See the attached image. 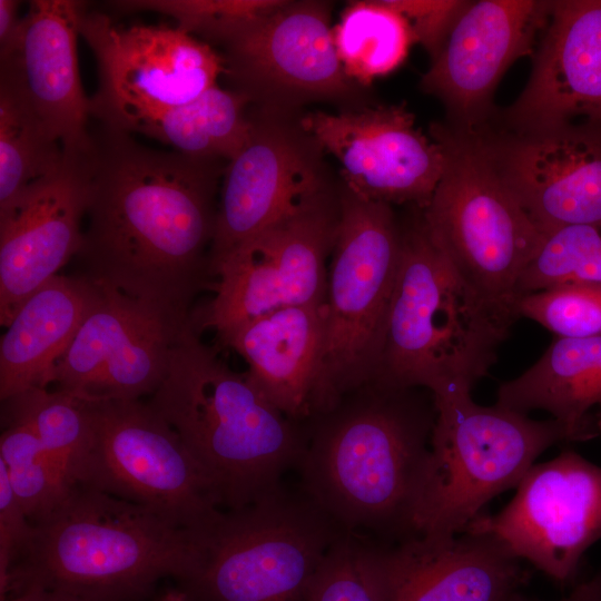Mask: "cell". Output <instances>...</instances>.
Here are the masks:
<instances>
[{"instance_id":"cell-13","label":"cell","mask_w":601,"mask_h":601,"mask_svg":"<svg viewBox=\"0 0 601 601\" xmlns=\"http://www.w3.org/2000/svg\"><path fill=\"white\" fill-rule=\"evenodd\" d=\"M208 40L224 48L226 73L252 101L334 98L351 90L325 3L276 0L259 13L223 26Z\"/></svg>"},{"instance_id":"cell-35","label":"cell","mask_w":601,"mask_h":601,"mask_svg":"<svg viewBox=\"0 0 601 601\" xmlns=\"http://www.w3.org/2000/svg\"><path fill=\"white\" fill-rule=\"evenodd\" d=\"M276 0H131L115 1L125 11L150 10L177 21V28L208 38L236 20L259 13Z\"/></svg>"},{"instance_id":"cell-31","label":"cell","mask_w":601,"mask_h":601,"mask_svg":"<svg viewBox=\"0 0 601 601\" xmlns=\"http://www.w3.org/2000/svg\"><path fill=\"white\" fill-rule=\"evenodd\" d=\"M386 548L370 535L345 531L319 563L306 601H390Z\"/></svg>"},{"instance_id":"cell-12","label":"cell","mask_w":601,"mask_h":601,"mask_svg":"<svg viewBox=\"0 0 601 601\" xmlns=\"http://www.w3.org/2000/svg\"><path fill=\"white\" fill-rule=\"evenodd\" d=\"M79 33L99 72L90 116L107 127L189 104L226 73L223 56L177 27H119L102 13L85 11Z\"/></svg>"},{"instance_id":"cell-10","label":"cell","mask_w":601,"mask_h":601,"mask_svg":"<svg viewBox=\"0 0 601 601\" xmlns=\"http://www.w3.org/2000/svg\"><path fill=\"white\" fill-rule=\"evenodd\" d=\"M83 398L90 436L77 486L146 506L187 529L221 509L206 473L148 402Z\"/></svg>"},{"instance_id":"cell-32","label":"cell","mask_w":601,"mask_h":601,"mask_svg":"<svg viewBox=\"0 0 601 601\" xmlns=\"http://www.w3.org/2000/svg\"><path fill=\"white\" fill-rule=\"evenodd\" d=\"M0 464L31 523L51 513L71 491L26 422L1 414Z\"/></svg>"},{"instance_id":"cell-7","label":"cell","mask_w":601,"mask_h":601,"mask_svg":"<svg viewBox=\"0 0 601 601\" xmlns=\"http://www.w3.org/2000/svg\"><path fill=\"white\" fill-rule=\"evenodd\" d=\"M432 396L436 417L412 535L464 533L490 500L519 485L542 452L573 441L554 418L536 421L496 403L479 405L471 392Z\"/></svg>"},{"instance_id":"cell-5","label":"cell","mask_w":601,"mask_h":601,"mask_svg":"<svg viewBox=\"0 0 601 601\" xmlns=\"http://www.w3.org/2000/svg\"><path fill=\"white\" fill-rule=\"evenodd\" d=\"M402 229L398 274L374 384L432 395L471 392L518 318L475 292L422 214Z\"/></svg>"},{"instance_id":"cell-25","label":"cell","mask_w":601,"mask_h":601,"mask_svg":"<svg viewBox=\"0 0 601 601\" xmlns=\"http://www.w3.org/2000/svg\"><path fill=\"white\" fill-rule=\"evenodd\" d=\"M99 296L87 278L57 275L17 311L0 342V398L48 388L57 362Z\"/></svg>"},{"instance_id":"cell-28","label":"cell","mask_w":601,"mask_h":601,"mask_svg":"<svg viewBox=\"0 0 601 601\" xmlns=\"http://www.w3.org/2000/svg\"><path fill=\"white\" fill-rule=\"evenodd\" d=\"M332 35L345 75L364 86L400 67L414 41L407 19L385 1L351 2Z\"/></svg>"},{"instance_id":"cell-21","label":"cell","mask_w":601,"mask_h":601,"mask_svg":"<svg viewBox=\"0 0 601 601\" xmlns=\"http://www.w3.org/2000/svg\"><path fill=\"white\" fill-rule=\"evenodd\" d=\"M83 2L35 0L21 19L17 39L0 57V76L27 99L65 155L89 152L90 98L79 73L77 38Z\"/></svg>"},{"instance_id":"cell-40","label":"cell","mask_w":601,"mask_h":601,"mask_svg":"<svg viewBox=\"0 0 601 601\" xmlns=\"http://www.w3.org/2000/svg\"><path fill=\"white\" fill-rule=\"evenodd\" d=\"M516 601H532L519 597ZM558 601H601V573L578 584L568 597Z\"/></svg>"},{"instance_id":"cell-41","label":"cell","mask_w":601,"mask_h":601,"mask_svg":"<svg viewBox=\"0 0 601 601\" xmlns=\"http://www.w3.org/2000/svg\"><path fill=\"white\" fill-rule=\"evenodd\" d=\"M151 601H193L179 589L173 588L164 591L160 595L155 597Z\"/></svg>"},{"instance_id":"cell-24","label":"cell","mask_w":601,"mask_h":601,"mask_svg":"<svg viewBox=\"0 0 601 601\" xmlns=\"http://www.w3.org/2000/svg\"><path fill=\"white\" fill-rule=\"evenodd\" d=\"M325 319V303L284 307L219 339L246 361V376L265 398L298 423L316 415Z\"/></svg>"},{"instance_id":"cell-30","label":"cell","mask_w":601,"mask_h":601,"mask_svg":"<svg viewBox=\"0 0 601 601\" xmlns=\"http://www.w3.org/2000/svg\"><path fill=\"white\" fill-rule=\"evenodd\" d=\"M2 402V414L31 426L50 463L71 490L90 436L83 397L60 390L32 388Z\"/></svg>"},{"instance_id":"cell-1","label":"cell","mask_w":601,"mask_h":601,"mask_svg":"<svg viewBox=\"0 0 601 601\" xmlns=\"http://www.w3.org/2000/svg\"><path fill=\"white\" fill-rule=\"evenodd\" d=\"M80 276L183 319L210 275L220 169L100 125L87 156Z\"/></svg>"},{"instance_id":"cell-11","label":"cell","mask_w":601,"mask_h":601,"mask_svg":"<svg viewBox=\"0 0 601 601\" xmlns=\"http://www.w3.org/2000/svg\"><path fill=\"white\" fill-rule=\"evenodd\" d=\"M339 220V198L326 188L308 197L211 269L217 277L213 299L191 322L221 337L237 326L270 312L324 304Z\"/></svg>"},{"instance_id":"cell-23","label":"cell","mask_w":601,"mask_h":601,"mask_svg":"<svg viewBox=\"0 0 601 601\" xmlns=\"http://www.w3.org/2000/svg\"><path fill=\"white\" fill-rule=\"evenodd\" d=\"M489 534L411 535L386 548L390 601H514L525 575Z\"/></svg>"},{"instance_id":"cell-3","label":"cell","mask_w":601,"mask_h":601,"mask_svg":"<svg viewBox=\"0 0 601 601\" xmlns=\"http://www.w3.org/2000/svg\"><path fill=\"white\" fill-rule=\"evenodd\" d=\"M191 558L189 529L146 506L75 486L33 523L0 600L40 588L92 601H146L160 581H183Z\"/></svg>"},{"instance_id":"cell-16","label":"cell","mask_w":601,"mask_h":601,"mask_svg":"<svg viewBox=\"0 0 601 601\" xmlns=\"http://www.w3.org/2000/svg\"><path fill=\"white\" fill-rule=\"evenodd\" d=\"M299 125L336 158L344 187L370 200L423 210L444 171L443 144L415 126L404 104L311 112Z\"/></svg>"},{"instance_id":"cell-36","label":"cell","mask_w":601,"mask_h":601,"mask_svg":"<svg viewBox=\"0 0 601 601\" xmlns=\"http://www.w3.org/2000/svg\"><path fill=\"white\" fill-rule=\"evenodd\" d=\"M411 24L414 41L434 58L467 2L455 0H384Z\"/></svg>"},{"instance_id":"cell-18","label":"cell","mask_w":601,"mask_h":601,"mask_svg":"<svg viewBox=\"0 0 601 601\" xmlns=\"http://www.w3.org/2000/svg\"><path fill=\"white\" fill-rule=\"evenodd\" d=\"M550 7L551 1L533 0L467 2L421 80L444 104L454 128L482 127L500 79L533 52Z\"/></svg>"},{"instance_id":"cell-42","label":"cell","mask_w":601,"mask_h":601,"mask_svg":"<svg viewBox=\"0 0 601 601\" xmlns=\"http://www.w3.org/2000/svg\"><path fill=\"white\" fill-rule=\"evenodd\" d=\"M595 422H597V427L600 434L601 433V405L599 406V413L595 417Z\"/></svg>"},{"instance_id":"cell-27","label":"cell","mask_w":601,"mask_h":601,"mask_svg":"<svg viewBox=\"0 0 601 601\" xmlns=\"http://www.w3.org/2000/svg\"><path fill=\"white\" fill-rule=\"evenodd\" d=\"M250 98L215 86L189 104L127 118L114 127L140 134L198 160H231L246 144Z\"/></svg>"},{"instance_id":"cell-14","label":"cell","mask_w":601,"mask_h":601,"mask_svg":"<svg viewBox=\"0 0 601 601\" xmlns=\"http://www.w3.org/2000/svg\"><path fill=\"white\" fill-rule=\"evenodd\" d=\"M513 500L465 532L493 536L558 582L572 580L583 553L601 539V467L571 450L533 464Z\"/></svg>"},{"instance_id":"cell-17","label":"cell","mask_w":601,"mask_h":601,"mask_svg":"<svg viewBox=\"0 0 601 601\" xmlns=\"http://www.w3.org/2000/svg\"><path fill=\"white\" fill-rule=\"evenodd\" d=\"M224 169L209 253L213 267L229 253L325 188L315 141L298 126L260 116Z\"/></svg>"},{"instance_id":"cell-39","label":"cell","mask_w":601,"mask_h":601,"mask_svg":"<svg viewBox=\"0 0 601 601\" xmlns=\"http://www.w3.org/2000/svg\"><path fill=\"white\" fill-rule=\"evenodd\" d=\"M2 601H92L68 592L30 588L9 594Z\"/></svg>"},{"instance_id":"cell-19","label":"cell","mask_w":601,"mask_h":601,"mask_svg":"<svg viewBox=\"0 0 601 601\" xmlns=\"http://www.w3.org/2000/svg\"><path fill=\"white\" fill-rule=\"evenodd\" d=\"M86 155H65L61 167L0 209V324L77 256L89 196Z\"/></svg>"},{"instance_id":"cell-22","label":"cell","mask_w":601,"mask_h":601,"mask_svg":"<svg viewBox=\"0 0 601 601\" xmlns=\"http://www.w3.org/2000/svg\"><path fill=\"white\" fill-rule=\"evenodd\" d=\"M601 120V0L551 1L530 78L505 112L511 131Z\"/></svg>"},{"instance_id":"cell-4","label":"cell","mask_w":601,"mask_h":601,"mask_svg":"<svg viewBox=\"0 0 601 601\" xmlns=\"http://www.w3.org/2000/svg\"><path fill=\"white\" fill-rule=\"evenodd\" d=\"M148 403L178 433L221 509L244 508L276 490L305 446L298 423L205 345L191 321Z\"/></svg>"},{"instance_id":"cell-37","label":"cell","mask_w":601,"mask_h":601,"mask_svg":"<svg viewBox=\"0 0 601 601\" xmlns=\"http://www.w3.org/2000/svg\"><path fill=\"white\" fill-rule=\"evenodd\" d=\"M33 524L17 499L6 469L0 464V591L10 568L28 543Z\"/></svg>"},{"instance_id":"cell-33","label":"cell","mask_w":601,"mask_h":601,"mask_svg":"<svg viewBox=\"0 0 601 601\" xmlns=\"http://www.w3.org/2000/svg\"><path fill=\"white\" fill-rule=\"evenodd\" d=\"M574 283H601V224L568 225L546 234L520 276L516 297Z\"/></svg>"},{"instance_id":"cell-9","label":"cell","mask_w":601,"mask_h":601,"mask_svg":"<svg viewBox=\"0 0 601 601\" xmlns=\"http://www.w3.org/2000/svg\"><path fill=\"white\" fill-rule=\"evenodd\" d=\"M401 245L402 229L392 206L344 187L328 270L315 416L374 383Z\"/></svg>"},{"instance_id":"cell-20","label":"cell","mask_w":601,"mask_h":601,"mask_svg":"<svg viewBox=\"0 0 601 601\" xmlns=\"http://www.w3.org/2000/svg\"><path fill=\"white\" fill-rule=\"evenodd\" d=\"M479 131L504 183L542 234L601 224V138L572 124L534 132Z\"/></svg>"},{"instance_id":"cell-15","label":"cell","mask_w":601,"mask_h":601,"mask_svg":"<svg viewBox=\"0 0 601 601\" xmlns=\"http://www.w3.org/2000/svg\"><path fill=\"white\" fill-rule=\"evenodd\" d=\"M98 288L96 303L52 371L51 385L80 397L140 400L152 395L191 318H178L116 290Z\"/></svg>"},{"instance_id":"cell-2","label":"cell","mask_w":601,"mask_h":601,"mask_svg":"<svg viewBox=\"0 0 601 601\" xmlns=\"http://www.w3.org/2000/svg\"><path fill=\"white\" fill-rule=\"evenodd\" d=\"M319 414L296 466L302 490L344 531L412 535L436 417L408 393L371 384Z\"/></svg>"},{"instance_id":"cell-29","label":"cell","mask_w":601,"mask_h":601,"mask_svg":"<svg viewBox=\"0 0 601 601\" xmlns=\"http://www.w3.org/2000/svg\"><path fill=\"white\" fill-rule=\"evenodd\" d=\"M60 142L4 76H0V209L62 165Z\"/></svg>"},{"instance_id":"cell-6","label":"cell","mask_w":601,"mask_h":601,"mask_svg":"<svg viewBox=\"0 0 601 601\" xmlns=\"http://www.w3.org/2000/svg\"><path fill=\"white\" fill-rule=\"evenodd\" d=\"M191 566L176 588L193 601H306L312 579L345 531L298 485L194 528Z\"/></svg>"},{"instance_id":"cell-43","label":"cell","mask_w":601,"mask_h":601,"mask_svg":"<svg viewBox=\"0 0 601 601\" xmlns=\"http://www.w3.org/2000/svg\"><path fill=\"white\" fill-rule=\"evenodd\" d=\"M515 600H516V599H515ZM515 600H514V601H515Z\"/></svg>"},{"instance_id":"cell-26","label":"cell","mask_w":601,"mask_h":601,"mask_svg":"<svg viewBox=\"0 0 601 601\" xmlns=\"http://www.w3.org/2000/svg\"><path fill=\"white\" fill-rule=\"evenodd\" d=\"M496 404L525 414L546 411L573 441L597 436L590 411L601 405V336L558 337L531 367L500 385Z\"/></svg>"},{"instance_id":"cell-8","label":"cell","mask_w":601,"mask_h":601,"mask_svg":"<svg viewBox=\"0 0 601 601\" xmlns=\"http://www.w3.org/2000/svg\"><path fill=\"white\" fill-rule=\"evenodd\" d=\"M433 135L446 164L421 210L425 226L475 292L519 317L516 285L545 235L504 183L477 129L442 127Z\"/></svg>"},{"instance_id":"cell-34","label":"cell","mask_w":601,"mask_h":601,"mask_svg":"<svg viewBox=\"0 0 601 601\" xmlns=\"http://www.w3.org/2000/svg\"><path fill=\"white\" fill-rule=\"evenodd\" d=\"M516 312L559 338L601 336V283L563 284L523 295Z\"/></svg>"},{"instance_id":"cell-38","label":"cell","mask_w":601,"mask_h":601,"mask_svg":"<svg viewBox=\"0 0 601 601\" xmlns=\"http://www.w3.org/2000/svg\"><path fill=\"white\" fill-rule=\"evenodd\" d=\"M19 1L0 0V57L13 46L21 24L18 17Z\"/></svg>"}]
</instances>
